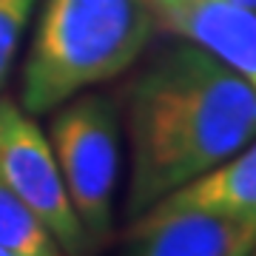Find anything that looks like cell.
Segmentation results:
<instances>
[{
    "instance_id": "obj_3",
    "label": "cell",
    "mask_w": 256,
    "mask_h": 256,
    "mask_svg": "<svg viewBox=\"0 0 256 256\" xmlns=\"http://www.w3.org/2000/svg\"><path fill=\"white\" fill-rule=\"evenodd\" d=\"M48 142L88 245L111 236V202L120 171L117 108L106 94L82 92L54 108Z\"/></svg>"
},
{
    "instance_id": "obj_5",
    "label": "cell",
    "mask_w": 256,
    "mask_h": 256,
    "mask_svg": "<svg viewBox=\"0 0 256 256\" xmlns=\"http://www.w3.org/2000/svg\"><path fill=\"white\" fill-rule=\"evenodd\" d=\"M156 26L182 37L256 88V12L230 0H148Z\"/></svg>"
},
{
    "instance_id": "obj_10",
    "label": "cell",
    "mask_w": 256,
    "mask_h": 256,
    "mask_svg": "<svg viewBox=\"0 0 256 256\" xmlns=\"http://www.w3.org/2000/svg\"><path fill=\"white\" fill-rule=\"evenodd\" d=\"M256 248V225H250V228L239 236V242L234 248H230L225 256H250V250Z\"/></svg>"
},
{
    "instance_id": "obj_11",
    "label": "cell",
    "mask_w": 256,
    "mask_h": 256,
    "mask_svg": "<svg viewBox=\"0 0 256 256\" xmlns=\"http://www.w3.org/2000/svg\"><path fill=\"white\" fill-rule=\"evenodd\" d=\"M230 3H236V6H245V9H254L256 12V0H230Z\"/></svg>"
},
{
    "instance_id": "obj_6",
    "label": "cell",
    "mask_w": 256,
    "mask_h": 256,
    "mask_svg": "<svg viewBox=\"0 0 256 256\" xmlns=\"http://www.w3.org/2000/svg\"><path fill=\"white\" fill-rule=\"evenodd\" d=\"M180 214H208L242 225H256V137L234 156L154 202L128 225H148Z\"/></svg>"
},
{
    "instance_id": "obj_12",
    "label": "cell",
    "mask_w": 256,
    "mask_h": 256,
    "mask_svg": "<svg viewBox=\"0 0 256 256\" xmlns=\"http://www.w3.org/2000/svg\"><path fill=\"white\" fill-rule=\"evenodd\" d=\"M0 256H12V254H6V250H3V248H0Z\"/></svg>"
},
{
    "instance_id": "obj_9",
    "label": "cell",
    "mask_w": 256,
    "mask_h": 256,
    "mask_svg": "<svg viewBox=\"0 0 256 256\" xmlns=\"http://www.w3.org/2000/svg\"><path fill=\"white\" fill-rule=\"evenodd\" d=\"M37 0H0V94L9 82L12 66L18 60L20 40L26 32Z\"/></svg>"
},
{
    "instance_id": "obj_8",
    "label": "cell",
    "mask_w": 256,
    "mask_h": 256,
    "mask_svg": "<svg viewBox=\"0 0 256 256\" xmlns=\"http://www.w3.org/2000/svg\"><path fill=\"white\" fill-rule=\"evenodd\" d=\"M0 248L12 256H66L46 222L0 182Z\"/></svg>"
},
{
    "instance_id": "obj_2",
    "label": "cell",
    "mask_w": 256,
    "mask_h": 256,
    "mask_svg": "<svg viewBox=\"0 0 256 256\" xmlns=\"http://www.w3.org/2000/svg\"><path fill=\"white\" fill-rule=\"evenodd\" d=\"M156 32L148 0H43L20 68V108L37 117L126 74Z\"/></svg>"
},
{
    "instance_id": "obj_13",
    "label": "cell",
    "mask_w": 256,
    "mask_h": 256,
    "mask_svg": "<svg viewBox=\"0 0 256 256\" xmlns=\"http://www.w3.org/2000/svg\"><path fill=\"white\" fill-rule=\"evenodd\" d=\"M250 256H256V248H254V250H250Z\"/></svg>"
},
{
    "instance_id": "obj_1",
    "label": "cell",
    "mask_w": 256,
    "mask_h": 256,
    "mask_svg": "<svg viewBox=\"0 0 256 256\" xmlns=\"http://www.w3.org/2000/svg\"><path fill=\"white\" fill-rule=\"evenodd\" d=\"M126 128V210L137 220L256 137V88L200 46L171 43L128 82Z\"/></svg>"
},
{
    "instance_id": "obj_7",
    "label": "cell",
    "mask_w": 256,
    "mask_h": 256,
    "mask_svg": "<svg viewBox=\"0 0 256 256\" xmlns=\"http://www.w3.org/2000/svg\"><path fill=\"white\" fill-rule=\"evenodd\" d=\"M250 225L208 214H180L148 225H128L120 256H225Z\"/></svg>"
},
{
    "instance_id": "obj_4",
    "label": "cell",
    "mask_w": 256,
    "mask_h": 256,
    "mask_svg": "<svg viewBox=\"0 0 256 256\" xmlns=\"http://www.w3.org/2000/svg\"><path fill=\"white\" fill-rule=\"evenodd\" d=\"M0 182L26 202L54 234L66 256L92 250L86 228L66 191L52 142L32 114L0 94Z\"/></svg>"
}]
</instances>
